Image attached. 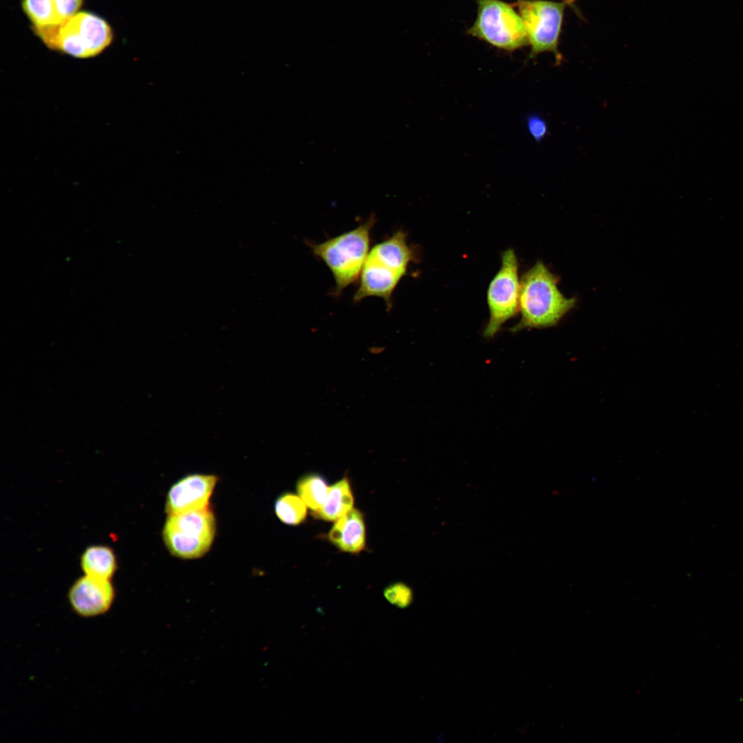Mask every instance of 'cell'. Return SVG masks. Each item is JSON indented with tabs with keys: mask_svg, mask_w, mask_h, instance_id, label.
<instances>
[{
	"mask_svg": "<svg viewBox=\"0 0 743 743\" xmlns=\"http://www.w3.org/2000/svg\"><path fill=\"white\" fill-rule=\"evenodd\" d=\"M413 259V250L408 245L407 233L402 230L376 244L369 250L362 268L354 301L379 297L384 300L387 309L391 308L392 294Z\"/></svg>",
	"mask_w": 743,
	"mask_h": 743,
	"instance_id": "6da1fadb",
	"label": "cell"
},
{
	"mask_svg": "<svg viewBox=\"0 0 743 743\" xmlns=\"http://www.w3.org/2000/svg\"><path fill=\"white\" fill-rule=\"evenodd\" d=\"M558 281L541 261L524 272L520 279L521 317L511 331L554 326L574 308L575 299L563 295Z\"/></svg>",
	"mask_w": 743,
	"mask_h": 743,
	"instance_id": "7a4b0ae2",
	"label": "cell"
},
{
	"mask_svg": "<svg viewBox=\"0 0 743 743\" xmlns=\"http://www.w3.org/2000/svg\"><path fill=\"white\" fill-rule=\"evenodd\" d=\"M375 222V215H372L353 230L319 244L308 243L314 255L330 270L335 281V295H340L360 277L369 251L371 230Z\"/></svg>",
	"mask_w": 743,
	"mask_h": 743,
	"instance_id": "3957f363",
	"label": "cell"
},
{
	"mask_svg": "<svg viewBox=\"0 0 743 743\" xmlns=\"http://www.w3.org/2000/svg\"><path fill=\"white\" fill-rule=\"evenodd\" d=\"M33 30L49 48L81 58L99 54L113 39L109 25L87 12H78L61 24Z\"/></svg>",
	"mask_w": 743,
	"mask_h": 743,
	"instance_id": "277c9868",
	"label": "cell"
},
{
	"mask_svg": "<svg viewBox=\"0 0 743 743\" xmlns=\"http://www.w3.org/2000/svg\"><path fill=\"white\" fill-rule=\"evenodd\" d=\"M215 534V519L209 507L168 515L162 538L170 553L184 559H197L210 549Z\"/></svg>",
	"mask_w": 743,
	"mask_h": 743,
	"instance_id": "5b68a950",
	"label": "cell"
},
{
	"mask_svg": "<svg viewBox=\"0 0 743 743\" xmlns=\"http://www.w3.org/2000/svg\"><path fill=\"white\" fill-rule=\"evenodd\" d=\"M476 2L477 17L468 30L469 34L509 52L528 44L523 19L513 6L500 0H476Z\"/></svg>",
	"mask_w": 743,
	"mask_h": 743,
	"instance_id": "8992f818",
	"label": "cell"
},
{
	"mask_svg": "<svg viewBox=\"0 0 743 743\" xmlns=\"http://www.w3.org/2000/svg\"><path fill=\"white\" fill-rule=\"evenodd\" d=\"M571 0L561 2L546 0H517L515 6L524 23L530 45V58L543 52H552L556 64L560 65L563 56L559 51L564 10Z\"/></svg>",
	"mask_w": 743,
	"mask_h": 743,
	"instance_id": "52a82bcc",
	"label": "cell"
},
{
	"mask_svg": "<svg viewBox=\"0 0 743 743\" xmlns=\"http://www.w3.org/2000/svg\"><path fill=\"white\" fill-rule=\"evenodd\" d=\"M501 261V267L487 290L489 319L484 332V336L487 338L493 337L519 311L520 279L514 250L508 248L504 251Z\"/></svg>",
	"mask_w": 743,
	"mask_h": 743,
	"instance_id": "ba28073f",
	"label": "cell"
},
{
	"mask_svg": "<svg viewBox=\"0 0 743 743\" xmlns=\"http://www.w3.org/2000/svg\"><path fill=\"white\" fill-rule=\"evenodd\" d=\"M116 596L111 580L84 574L69 588L67 599L74 612L83 618L103 615L112 606Z\"/></svg>",
	"mask_w": 743,
	"mask_h": 743,
	"instance_id": "9c48e42d",
	"label": "cell"
},
{
	"mask_svg": "<svg viewBox=\"0 0 743 743\" xmlns=\"http://www.w3.org/2000/svg\"><path fill=\"white\" fill-rule=\"evenodd\" d=\"M217 480L216 475L200 473L189 474L180 479L167 493L166 513L172 515L209 507Z\"/></svg>",
	"mask_w": 743,
	"mask_h": 743,
	"instance_id": "30bf717a",
	"label": "cell"
},
{
	"mask_svg": "<svg viewBox=\"0 0 743 743\" xmlns=\"http://www.w3.org/2000/svg\"><path fill=\"white\" fill-rule=\"evenodd\" d=\"M33 28L58 25L78 12L83 0H21Z\"/></svg>",
	"mask_w": 743,
	"mask_h": 743,
	"instance_id": "8fae6325",
	"label": "cell"
},
{
	"mask_svg": "<svg viewBox=\"0 0 743 743\" xmlns=\"http://www.w3.org/2000/svg\"><path fill=\"white\" fill-rule=\"evenodd\" d=\"M365 536L363 515L360 510L353 508L335 521L327 538L341 551L358 553L365 548Z\"/></svg>",
	"mask_w": 743,
	"mask_h": 743,
	"instance_id": "7c38bea8",
	"label": "cell"
},
{
	"mask_svg": "<svg viewBox=\"0 0 743 743\" xmlns=\"http://www.w3.org/2000/svg\"><path fill=\"white\" fill-rule=\"evenodd\" d=\"M80 564L84 574L111 580L114 576L118 561L114 550L107 545H91L83 552Z\"/></svg>",
	"mask_w": 743,
	"mask_h": 743,
	"instance_id": "4fadbf2b",
	"label": "cell"
},
{
	"mask_svg": "<svg viewBox=\"0 0 743 743\" xmlns=\"http://www.w3.org/2000/svg\"><path fill=\"white\" fill-rule=\"evenodd\" d=\"M354 495L347 477L329 487L326 499L314 516L325 521H336L353 509Z\"/></svg>",
	"mask_w": 743,
	"mask_h": 743,
	"instance_id": "5bb4252c",
	"label": "cell"
},
{
	"mask_svg": "<svg viewBox=\"0 0 743 743\" xmlns=\"http://www.w3.org/2000/svg\"><path fill=\"white\" fill-rule=\"evenodd\" d=\"M328 489L325 479L319 473L305 474L297 483L298 495L314 513L322 507Z\"/></svg>",
	"mask_w": 743,
	"mask_h": 743,
	"instance_id": "9a60e30c",
	"label": "cell"
},
{
	"mask_svg": "<svg viewBox=\"0 0 743 743\" xmlns=\"http://www.w3.org/2000/svg\"><path fill=\"white\" fill-rule=\"evenodd\" d=\"M274 512L282 523L296 526L305 520L307 506L299 495L285 493L276 499Z\"/></svg>",
	"mask_w": 743,
	"mask_h": 743,
	"instance_id": "2e32d148",
	"label": "cell"
},
{
	"mask_svg": "<svg viewBox=\"0 0 743 743\" xmlns=\"http://www.w3.org/2000/svg\"><path fill=\"white\" fill-rule=\"evenodd\" d=\"M383 594L390 603L400 608L409 605L413 599L411 590L403 583L389 585L385 588Z\"/></svg>",
	"mask_w": 743,
	"mask_h": 743,
	"instance_id": "e0dca14e",
	"label": "cell"
},
{
	"mask_svg": "<svg viewBox=\"0 0 743 743\" xmlns=\"http://www.w3.org/2000/svg\"><path fill=\"white\" fill-rule=\"evenodd\" d=\"M526 122L528 132L537 142H540L548 133L546 121L538 114H529L526 116Z\"/></svg>",
	"mask_w": 743,
	"mask_h": 743,
	"instance_id": "ac0fdd59",
	"label": "cell"
}]
</instances>
